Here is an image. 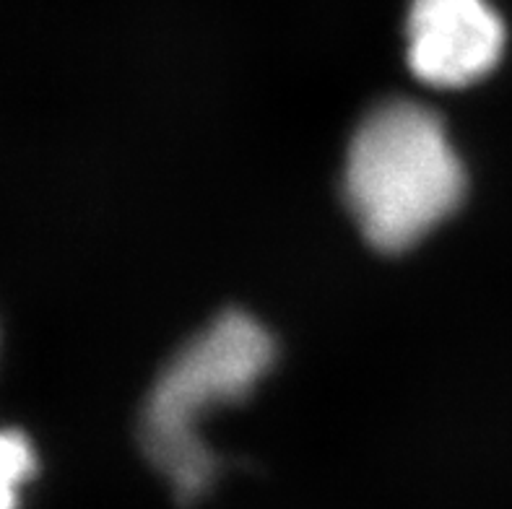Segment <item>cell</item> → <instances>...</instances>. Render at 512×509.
Instances as JSON below:
<instances>
[{"label": "cell", "mask_w": 512, "mask_h": 509, "mask_svg": "<svg viewBox=\"0 0 512 509\" xmlns=\"http://www.w3.org/2000/svg\"><path fill=\"white\" fill-rule=\"evenodd\" d=\"M346 203L377 250L401 252L461 206L466 174L445 125L416 102H385L349 146Z\"/></svg>", "instance_id": "cell-1"}, {"label": "cell", "mask_w": 512, "mask_h": 509, "mask_svg": "<svg viewBox=\"0 0 512 509\" xmlns=\"http://www.w3.org/2000/svg\"><path fill=\"white\" fill-rule=\"evenodd\" d=\"M273 354L263 325L245 312H227L156 377L143 406L141 445L180 499L201 497L214 481L216 460L201 437V421L253 393Z\"/></svg>", "instance_id": "cell-2"}, {"label": "cell", "mask_w": 512, "mask_h": 509, "mask_svg": "<svg viewBox=\"0 0 512 509\" xmlns=\"http://www.w3.org/2000/svg\"><path fill=\"white\" fill-rule=\"evenodd\" d=\"M411 71L432 86H468L505 52V21L487 0H414L409 11Z\"/></svg>", "instance_id": "cell-3"}, {"label": "cell", "mask_w": 512, "mask_h": 509, "mask_svg": "<svg viewBox=\"0 0 512 509\" xmlns=\"http://www.w3.org/2000/svg\"><path fill=\"white\" fill-rule=\"evenodd\" d=\"M34 473V452L21 434L0 432V509L19 507V489Z\"/></svg>", "instance_id": "cell-4"}]
</instances>
